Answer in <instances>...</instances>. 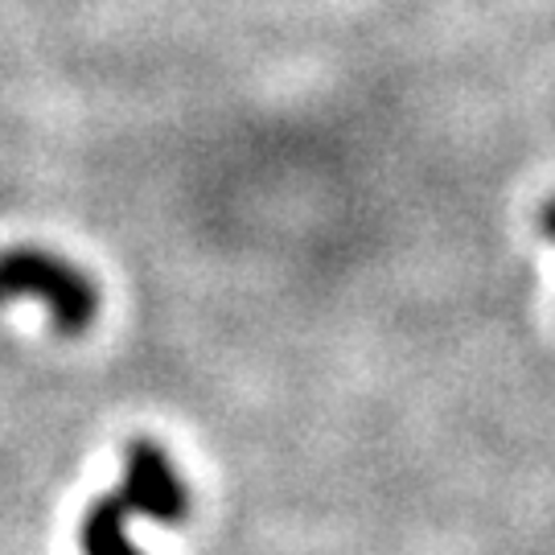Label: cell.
Listing matches in <instances>:
<instances>
[{"label":"cell","mask_w":555,"mask_h":555,"mask_svg":"<svg viewBox=\"0 0 555 555\" xmlns=\"http://www.w3.org/2000/svg\"><path fill=\"white\" fill-rule=\"evenodd\" d=\"M190 515V490L173 461L153 440H137L128 449V469L116 494H103L79 527L82 555H140L128 543V518L181 522Z\"/></svg>","instance_id":"1"},{"label":"cell","mask_w":555,"mask_h":555,"mask_svg":"<svg viewBox=\"0 0 555 555\" xmlns=\"http://www.w3.org/2000/svg\"><path fill=\"white\" fill-rule=\"evenodd\" d=\"M34 297L50 313L54 330L66 337L82 334L100 313V293L75 263L38 247L0 251V300Z\"/></svg>","instance_id":"2"},{"label":"cell","mask_w":555,"mask_h":555,"mask_svg":"<svg viewBox=\"0 0 555 555\" xmlns=\"http://www.w3.org/2000/svg\"><path fill=\"white\" fill-rule=\"evenodd\" d=\"M539 231H543V235L555 243V194L543 202V206H539Z\"/></svg>","instance_id":"3"}]
</instances>
